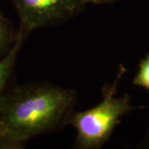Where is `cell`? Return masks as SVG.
<instances>
[{
  "label": "cell",
  "instance_id": "1",
  "mask_svg": "<svg viewBox=\"0 0 149 149\" xmlns=\"http://www.w3.org/2000/svg\"><path fill=\"white\" fill-rule=\"evenodd\" d=\"M76 93L50 84L15 87L0 104V149H21L29 140L68 120Z\"/></svg>",
  "mask_w": 149,
  "mask_h": 149
},
{
  "label": "cell",
  "instance_id": "2",
  "mask_svg": "<svg viewBox=\"0 0 149 149\" xmlns=\"http://www.w3.org/2000/svg\"><path fill=\"white\" fill-rule=\"evenodd\" d=\"M121 74L122 72H119L112 84L103 88V99L97 105L85 111L70 113L67 121L76 130L77 148H101L109 140L122 116L130 111L128 96H116Z\"/></svg>",
  "mask_w": 149,
  "mask_h": 149
},
{
  "label": "cell",
  "instance_id": "3",
  "mask_svg": "<svg viewBox=\"0 0 149 149\" xmlns=\"http://www.w3.org/2000/svg\"><path fill=\"white\" fill-rule=\"evenodd\" d=\"M25 37L34 30L55 25L77 14L86 0H11Z\"/></svg>",
  "mask_w": 149,
  "mask_h": 149
},
{
  "label": "cell",
  "instance_id": "4",
  "mask_svg": "<svg viewBox=\"0 0 149 149\" xmlns=\"http://www.w3.org/2000/svg\"><path fill=\"white\" fill-rule=\"evenodd\" d=\"M26 37H25V35L18 29L17 31L16 39L13 46L9 51L0 59V104L6 95V86L14 70L18 54Z\"/></svg>",
  "mask_w": 149,
  "mask_h": 149
},
{
  "label": "cell",
  "instance_id": "5",
  "mask_svg": "<svg viewBox=\"0 0 149 149\" xmlns=\"http://www.w3.org/2000/svg\"><path fill=\"white\" fill-rule=\"evenodd\" d=\"M10 22L0 12V59L5 55L13 46L16 39Z\"/></svg>",
  "mask_w": 149,
  "mask_h": 149
},
{
  "label": "cell",
  "instance_id": "6",
  "mask_svg": "<svg viewBox=\"0 0 149 149\" xmlns=\"http://www.w3.org/2000/svg\"><path fill=\"white\" fill-rule=\"evenodd\" d=\"M133 83L149 91V55L140 63L139 73L134 78Z\"/></svg>",
  "mask_w": 149,
  "mask_h": 149
},
{
  "label": "cell",
  "instance_id": "7",
  "mask_svg": "<svg viewBox=\"0 0 149 149\" xmlns=\"http://www.w3.org/2000/svg\"><path fill=\"white\" fill-rule=\"evenodd\" d=\"M87 3H95V4H103V3H113L116 2L118 0H86Z\"/></svg>",
  "mask_w": 149,
  "mask_h": 149
}]
</instances>
